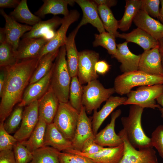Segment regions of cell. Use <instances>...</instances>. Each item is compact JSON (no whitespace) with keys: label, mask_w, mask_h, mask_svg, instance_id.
<instances>
[{"label":"cell","mask_w":163,"mask_h":163,"mask_svg":"<svg viewBox=\"0 0 163 163\" xmlns=\"http://www.w3.org/2000/svg\"><path fill=\"white\" fill-rule=\"evenodd\" d=\"M161 113V116L163 118V108L161 107L159 109Z\"/></svg>","instance_id":"obj_54"},{"label":"cell","mask_w":163,"mask_h":163,"mask_svg":"<svg viewBox=\"0 0 163 163\" xmlns=\"http://www.w3.org/2000/svg\"><path fill=\"white\" fill-rule=\"evenodd\" d=\"M93 1L97 5H104L110 8L115 6L117 2V1L115 0H95Z\"/></svg>","instance_id":"obj_49"},{"label":"cell","mask_w":163,"mask_h":163,"mask_svg":"<svg viewBox=\"0 0 163 163\" xmlns=\"http://www.w3.org/2000/svg\"><path fill=\"white\" fill-rule=\"evenodd\" d=\"M163 92V84L141 86L127 94L123 105H136L143 109H159L161 107L156 103V100Z\"/></svg>","instance_id":"obj_7"},{"label":"cell","mask_w":163,"mask_h":163,"mask_svg":"<svg viewBox=\"0 0 163 163\" xmlns=\"http://www.w3.org/2000/svg\"><path fill=\"white\" fill-rule=\"evenodd\" d=\"M141 2V0H126L123 15L118 21V28L121 31H126L129 29L134 18L140 10Z\"/></svg>","instance_id":"obj_31"},{"label":"cell","mask_w":163,"mask_h":163,"mask_svg":"<svg viewBox=\"0 0 163 163\" xmlns=\"http://www.w3.org/2000/svg\"><path fill=\"white\" fill-rule=\"evenodd\" d=\"M75 2L83 12L82 19L78 24L81 27L89 23L96 27L99 33L105 32L98 14L97 5L93 1L76 0Z\"/></svg>","instance_id":"obj_23"},{"label":"cell","mask_w":163,"mask_h":163,"mask_svg":"<svg viewBox=\"0 0 163 163\" xmlns=\"http://www.w3.org/2000/svg\"><path fill=\"white\" fill-rule=\"evenodd\" d=\"M79 15L78 12L74 10H71L68 15L63 18L61 25L56 31L54 37L45 45L42 49L39 56V59L44 55L57 50L65 45L68 29L71 24L78 20Z\"/></svg>","instance_id":"obj_11"},{"label":"cell","mask_w":163,"mask_h":163,"mask_svg":"<svg viewBox=\"0 0 163 163\" xmlns=\"http://www.w3.org/2000/svg\"><path fill=\"white\" fill-rule=\"evenodd\" d=\"M6 40V34L5 27L0 28V44L5 42Z\"/></svg>","instance_id":"obj_50"},{"label":"cell","mask_w":163,"mask_h":163,"mask_svg":"<svg viewBox=\"0 0 163 163\" xmlns=\"http://www.w3.org/2000/svg\"><path fill=\"white\" fill-rule=\"evenodd\" d=\"M120 109L112 112L109 123L94 135V140L98 145L104 147H114L123 144V141L115 131V122L121 113Z\"/></svg>","instance_id":"obj_12"},{"label":"cell","mask_w":163,"mask_h":163,"mask_svg":"<svg viewBox=\"0 0 163 163\" xmlns=\"http://www.w3.org/2000/svg\"><path fill=\"white\" fill-rule=\"evenodd\" d=\"M3 123H0V151L13 150L18 142L14 136L11 135L6 131Z\"/></svg>","instance_id":"obj_40"},{"label":"cell","mask_w":163,"mask_h":163,"mask_svg":"<svg viewBox=\"0 0 163 163\" xmlns=\"http://www.w3.org/2000/svg\"><path fill=\"white\" fill-rule=\"evenodd\" d=\"M126 41L121 43L117 44L116 54L111 56L116 58L121 63L120 69L123 73L138 70V66L141 54L136 55L129 50Z\"/></svg>","instance_id":"obj_21"},{"label":"cell","mask_w":163,"mask_h":163,"mask_svg":"<svg viewBox=\"0 0 163 163\" xmlns=\"http://www.w3.org/2000/svg\"><path fill=\"white\" fill-rule=\"evenodd\" d=\"M118 37L125 39L128 43L131 42L137 44L142 48L144 51L149 50L158 45V41L138 27L129 33L120 34Z\"/></svg>","instance_id":"obj_27"},{"label":"cell","mask_w":163,"mask_h":163,"mask_svg":"<svg viewBox=\"0 0 163 163\" xmlns=\"http://www.w3.org/2000/svg\"><path fill=\"white\" fill-rule=\"evenodd\" d=\"M97 9L105 30L115 38L118 37L120 34L117 31L118 21L115 18L110 8L104 5H97Z\"/></svg>","instance_id":"obj_33"},{"label":"cell","mask_w":163,"mask_h":163,"mask_svg":"<svg viewBox=\"0 0 163 163\" xmlns=\"http://www.w3.org/2000/svg\"><path fill=\"white\" fill-rule=\"evenodd\" d=\"M160 1L161 8L159 10V15L158 18L160 21L163 24V0Z\"/></svg>","instance_id":"obj_52"},{"label":"cell","mask_w":163,"mask_h":163,"mask_svg":"<svg viewBox=\"0 0 163 163\" xmlns=\"http://www.w3.org/2000/svg\"><path fill=\"white\" fill-rule=\"evenodd\" d=\"M47 124L39 118L38 122L29 138L21 142L28 150L32 152L44 146V139Z\"/></svg>","instance_id":"obj_29"},{"label":"cell","mask_w":163,"mask_h":163,"mask_svg":"<svg viewBox=\"0 0 163 163\" xmlns=\"http://www.w3.org/2000/svg\"><path fill=\"white\" fill-rule=\"evenodd\" d=\"M127 98L124 97L110 96L98 111H94L91 118L92 130L95 135L102 123L113 110L117 107L123 105Z\"/></svg>","instance_id":"obj_24"},{"label":"cell","mask_w":163,"mask_h":163,"mask_svg":"<svg viewBox=\"0 0 163 163\" xmlns=\"http://www.w3.org/2000/svg\"><path fill=\"white\" fill-rule=\"evenodd\" d=\"M53 66L46 75L38 81L29 84L27 87L18 106L22 107L26 106L33 102L39 100L47 91L50 85Z\"/></svg>","instance_id":"obj_15"},{"label":"cell","mask_w":163,"mask_h":163,"mask_svg":"<svg viewBox=\"0 0 163 163\" xmlns=\"http://www.w3.org/2000/svg\"><path fill=\"white\" fill-rule=\"evenodd\" d=\"M63 18L54 17L48 20L40 21L25 33L22 39L43 38L49 41L54 36L56 29L61 24Z\"/></svg>","instance_id":"obj_19"},{"label":"cell","mask_w":163,"mask_h":163,"mask_svg":"<svg viewBox=\"0 0 163 163\" xmlns=\"http://www.w3.org/2000/svg\"><path fill=\"white\" fill-rule=\"evenodd\" d=\"M0 13L5 21V27L6 34V41L12 46L16 52L21 38L30 31L32 27L19 23L10 15H8L3 9H0Z\"/></svg>","instance_id":"obj_14"},{"label":"cell","mask_w":163,"mask_h":163,"mask_svg":"<svg viewBox=\"0 0 163 163\" xmlns=\"http://www.w3.org/2000/svg\"><path fill=\"white\" fill-rule=\"evenodd\" d=\"M104 147L97 144L94 140V136L90 137L84 142L81 152L83 153L91 154L101 150Z\"/></svg>","instance_id":"obj_44"},{"label":"cell","mask_w":163,"mask_h":163,"mask_svg":"<svg viewBox=\"0 0 163 163\" xmlns=\"http://www.w3.org/2000/svg\"><path fill=\"white\" fill-rule=\"evenodd\" d=\"M59 159L60 163H95L88 157L65 152H59Z\"/></svg>","instance_id":"obj_41"},{"label":"cell","mask_w":163,"mask_h":163,"mask_svg":"<svg viewBox=\"0 0 163 163\" xmlns=\"http://www.w3.org/2000/svg\"><path fill=\"white\" fill-rule=\"evenodd\" d=\"M140 10L145 12L152 18H158L159 15V0H141Z\"/></svg>","instance_id":"obj_43"},{"label":"cell","mask_w":163,"mask_h":163,"mask_svg":"<svg viewBox=\"0 0 163 163\" xmlns=\"http://www.w3.org/2000/svg\"><path fill=\"white\" fill-rule=\"evenodd\" d=\"M94 136L91 119L88 117L85 108L82 105L75 132L72 140L74 149L81 151L85 142L90 137Z\"/></svg>","instance_id":"obj_16"},{"label":"cell","mask_w":163,"mask_h":163,"mask_svg":"<svg viewBox=\"0 0 163 163\" xmlns=\"http://www.w3.org/2000/svg\"><path fill=\"white\" fill-rule=\"evenodd\" d=\"M124 151L123 144L116 147H104L98 152L91 154L84 153L74 149L65 152L84 156L89 158L95 163H119L123 156Z\"/></svg>","instance_id":"obj_17"},{"label":"cell","mask_w":163,"mask_h":163,"mask_svg":"<svg viewBox=\"0 0 163 163\" xmlns=\"http://www.w3.org/2000/svg\"><path fill=\"white\" fill-rule=\"evenodd\" d=\"M50 146L59 151L66 152L74 148L72 141L66 138L53 123L47 125L44 146Z\"/></svg>","instance_id":"obj_25"},{"label":"cell","mask_w":163,"mask_h":163,"mask_svg":"<svg viewBox=\"0 0 163 163\" xmlns=\"http://www.w3.org/2000/svg\"><path fill=\"white\" fill-rule=\"evenodd\" d=\"M95 40L93 43V46L96 47L101 46L105 48L111 56L114 55L116 52L117 44L115 38L108 32H105L98 34H95Z\"/></svg>","instance_id":"obj_36"},{"label":"cell","mask_w":163,"mask_h":163,"mask_svg":"<svg viewBox=\"0 0 163 163\" xmlns=\"http://www.w3.org/2000/svg\"><path fill=\"white\" fill-rule=\"evenodd\" d=\"M21 1L19 0H0V7L3 8H15Z\"/></svg>","instance_id":"obj_47"},{"label":"cell","mask_w":163,"mask_h":163,"mask_svg":"<svg viewBox=\"0 0 163 163\" xmlns=\"http://www.w3.org/2000/svg\"><path fill=\"white\" fill-rule=\"evenodd\" d=\"M110 66L105 61L103 60L98 61L95 66V70L97 73L104 75L109 71Z\"/></svg>","instance_id":"obj_46"},{"label":"cell","mask_w":163,"mask_h":163,"mask_svg":"<svg viewBox=\"0 0 163 163\" xmlns=\"http://www.w3.org/2000/svg\"><path fill=\"white\" fill-rule=\"evenodd\" d=\"M153 147L157 150L163 159V125H158L152 133L150 138Z\"/></svg>","instance_id":"obj_42"},{"label":"cell","mask_w":163,"mask_h":163,"mask_svg":"<svg viewBox=\"0 0 163 163\" xmlns=\"http://www.w3.org/2000/svg\"><path fill=\"white\" fill-rule=\"evenodd\" d=\"M39 60V57L23 60L5 67L6 76L1 97L0 123L4 122L15 105L21 101L25 88L29 84Z\"/></svg>","instance_id":"obj_1"},{"label":"cell","mask_w":163,"mask_h":163,"mask_svg":"<svg viewBox=\"0 0 163 163\" xmlns=\"http://www.w3.org/2000/svg\"><path fill=\"white\" fill-rule=\"evenodd\" d=\"M38 101L39 118L43 119L47 124L53 123L59 103L58 98L50 87Z\"/></svg>","instance_id":"obj_20"},{"label":"cell","mask_w":163,"mask_h":163,"mask_svg":"<svg viewBox=\"0 0 163 163\" xmlns=\"http://www.w3.org/2000/svg\"><path fill=\"white\" fill-rule=\"evenodd\" d=\"M71 80L68 67L65 45L59 49L54 62L50 87L58 98L59 102L67 103Z\"/></svg>","instance_id":"obj_2"},{"label":"cell","mask_w":163,"mask_h":163,"mask_svg":"<svg viewBox=\"0 0 163 163\" xmlns=\"http://www.w3.org/2000/svg\"><path fill=\"white\" fill-rule=\"evenodd\" d=\"M81 27L79 25L67 37L65 44L66 57L68 69L71 78L77 76L79 61V52L75 42V37Z\"/></svg>","instance_id":"obj_26"},{"label":"cell","mask_w":163,"mask_h":163,"mask_svg":"<svg viewBox=\"0 0 163 163\" xmlns=\"http://www.w3.org/2000/svg\"><path fill=\"white\" fill-rule=\"evenodd\" d=\"M127 117L121 119L123 129L131 145L138 149L153 147L151 138L145 133L141 124L143 108L136 105H130Z\"/></svg>","instance_id":"obj_3"},{"label":"cell","mask_w":163,"mask_h":163,"mask_svg":"<svg viewBox=\"0 0 163 163\" xmlns=\"http://www.w3.org/2000/svg\"><path fill=\"white\" fill-rule=\"evenodd\" d=\"M49 41L43 38L22 39L16 52L18 61L39 57L43 48Z\"/></svg>","instance_id":"obj_18"},{"label":"cell","mask_w":163,"mask_h":163,"mask_svg":"<svg viewBox=\"0 0 163 163\" xmlns=\"http://www.w3.org/2000/svg\"><path fill=\"white\" fill-rule=\"evenodd\" d=\"M23 107L18 106L3 123L6 131L9 134L14 133L19 125L22 118Z\"/></svg>","instance_id":"obj_38"},{"label":"cell","mask_w":163,"mask_h":163,"mask_svg":"<svg viewBox=\"0 0 163 163\" xmlns=\"http://www.w3.org/2000/svg\"><path fill=\"white\" fill-rule=\"evenodd\" d=\"M39 119L38 101L26 106L23 111L21 123L14 136L18 142H21L30 137Z\"/></svg>","instance_id":"obj_10"},{"label":"cell","mask_w":163,"mask_h":163,"mask_svg":"<svg viewBox=\"0 0 163 163\" xmlns=\"http://www.w3.org/2000/svg\"><path fill=\"white\" fill-rule=\"evenodd\" d=\"M158 84H163V75H150L138 70L117 76L113 88L116 93L123 95L128 94L135 87Z\"/></svg>","instance_id":"obj_4"},{"label":"cell","mask_w":163,"mask_h":163,"mask_svg":"<svg viewBox=\"0 0 163 163\" xmlns=\"http://www.w3.org/2000/svg\"><path fill=\"white\" fill-rule=\"evenodd\" d=\"M83 88L82 104L89 114L97 110L103 102L115 92L114 88H105L97 79L90 82Z\"/></svg>","instance_id":"obj_5"},{"label":"cell","mask_w":163,"mask_h":163,"mask_svg":"<svg viewBox=\"0 0 163 163\" xmlns=\"http://www.w3.org/2000/svg\"><path fill=\"white\" fill-rule=\"evenodd\" d=\"M133 22L137 27L145 31L157 40L163 38V24L145 11L139 10Z\"/></svg>","instance_id":"obj_22"},{"label":"cell","mask_w":163,"mask_h":163,"mask_svg":"<svg viewBox=\"0 0 163 163\" xmlns=\"http://www.w3.org/2000/svg\"><path fill=\"white\" fill-rule=\"evenodd\" d=\"M99 58V54L93 51L85 50L79 52L77 76L82 85L87 84L98 78L95 66Z\"/></svg>","instance_id":"obj_9"},{"label":"cell","mask_w":163,"mask_h":163,"mask_svg":"<svg viewBox=\"0 0 163 163\" xmlns=\"http://www.w3.org/2000/svg\"><path fill=\"white\" fill-rule=\"evenodd\" d=\"M79 113L69 102H59L53 123L68 139L72 141L75 132Z\"/></svg>","instance_id":"obj_6"},{"label":"cell","mask_w":163,"mask_h":163,"mask_svg":"<svg viewBox=\"0 0 163 163\" xmlns=\"http://www.w3.org/2000/svg\"><path fill=\"white\" fill-rule=\"evenodd\" d=\"M83 93V86L79 82L78 76L72 77L69 89V102L79 113L82 106Z\"/></svg>","instance_id":"obj_35"},{"label":"cell","mask_w":163,"mask_h":163,"mask_svg":"<svg viewBox=\"0 0 163 163\" xmlns=\"http://www.w3.org/2000/svg\"><path fill=\"white\" fill-rule=\"evenodd\" d=\"M0 163H17L13 150L0 151Z\"/></svg>","instance_id":"obj_45"},{"label":"cell","mask_w":163,"mask_h":163,"mask_svg":"<svg viewBox=\"0 0 163 163\" xmlns=\"http://www.w3.org/2000/svg\"><path fill=\"white\" fill-rule=\"evenodd\" d=\"M13 150L17 163H29L33 159L32 152L21 142H18Z\"/></svg>","instance_id":"obj_39"},{"label":"cell","mask_w":163,"mask_h":163,"mask_svg":"<svg viewBox=\"0 0 163 163\" xmlns=\"http://www.w3.org/2000/svg\"><path fill=\"white\" fill-rule=\"evenodd\" d=\"M10 15L18 22L33 26L41 21L40 17L30 11L26 0H21L18 5L10 13Z\"/></svg>","instance_id":"obj_32"},{"label":"cell","mask_w":163,"mask_h":163,"mask_svg":"<svg viewBox=\"0 0 163 163\" xmlns=\"http://www.w3.org/2000/svg\"><path fill=\"white\" fill-rule=\"evenodd\" d=\"M159 50L161 56V62L163 66V38L158 41Z\"/></svg>","instance_id":"obj_51"},{"label":"cell","mask_w":163,"mask_h":163,"mask_svg":"<svg viewBox=\"0 0 163 163\" xmlns=\"http://www.w3.org/2000/svg\"><path fill=\"white\" fill-rule=\"evenodd\" d=\"M6 73L5 67H0V97H1L6 80Z\"/></svg>","instance_id":"obj_48"},{"label":"cell","mask_w":163,"mask_h":163,"mask_svg":"<svg viewBox=\"0 0 163 163\" xmlns=\"http://www.w3.org/2000/svg\"><path fill=\"white\" fill-rule=\"evenodd\" d=\"M157 104L163 108V92L156 100Z\"/></svg>","instance_id":"obj_53"},{"label":"cell","mask_w":163,"mask_h":163,"mask_svg":"<svg viewBox=\"0 0 163 163\" xmlns=\"http://www.w3.org/2000/svg\"><path fill=\"white\" fill-rule=\"evenodd\" d=\"M60 152L52 147L43 146L32 152L33 158L29 163H60Z\"/></svg>","instance_id":"obj_34"},{"label":"cell","mask_w":163,"mask_h":163,"mask_svg":"<svg viewBox=\"0 0 163 163\" xmlns=\"http://www.w3.org/2000/svg\"><path fill=\"white\" fill-rule=\"evenodd\" d=\"M59 49L47 53L40 59L37 66L30 81L29 84L34 83L46 75L50 71Z\"/></svg>","instance_id":"obj_30"},{"label":"cell","mask_w":163,"mask_h":163,"mask_svg":"<svg viewBox=\"0 0 163 163\" xmlns=\"http://www.w3.org/2000/svg\"><path fill=\"white\" fill-rule=\"evenodd\" d=\"M138 70L152 75L163 76V66L159 45L141 54Z\"/></svg>","instance_id":"obj_13"},{"label":"cell","mask_w":163,"mask_h":163,"mask_svg":"<svg viewBox=\"0 0 163 163\" xmlns=\"http://www.w3.org/2000/svg\"><path fill=\"white\" fill-rule=\"evenodd\" d=\"M18 62L16 52L7 41L0 45V67H5L14 65Z\"/></svg>","instance_id":"obj_37"},{"label":"cell","mask_w":163,"mask_h":163,"mask_svg":"<svg viewBox=\"0 0 163 163\" xmlns=\"http://www.w3.org/2000/svg\"><path fill=\"white\" fill-rule=\"evenodd\" d=\"M118 134L122 139L124 145L123 155L119 163H158L153 147L137 150L130 143L123 129Z\"/></svg>","instance_id":"obj_8"},{"label":"cell","mask_w":163,"mask_h":163,"mask_svg":"<svg viewBox=\"0 0 163 163\" xmlns=\"http://www.w3.org/2000/svg\"><path fill=\"white\" fill-rule=\"evenodd\" d=\"M42 1L43 5L35 13L40 18H44L48 14H61L64 17L66 16L69 13L68 5L72 6L75 3V0H43Z\"/></svg>","instance_id":"obj_28"}]
</instances>
